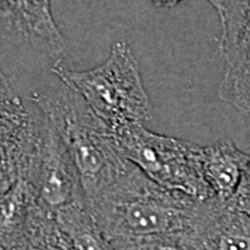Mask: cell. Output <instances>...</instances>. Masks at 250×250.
Returning a JSON list of instances; mask_svg holds the SVG:
<instances>
[{
    "label": "cell",
    "instance_id": "1",
    "mask_svg": "<svg viewBox=\"0 0 250 250\" xmlns=\"http://www.w3.org/2000/svg\"><path fill=\"white\" fill-rule=\"evenodd\" d=\"M30 102L58 133L88 203L133 166L122 153L114 131L62 81L57 79L44 88L34 90Z\"/></svg>",
    "mask_w": 250,
    "mask_h": 250
},
{
    "label": "cell",
    "instance_id": "2",
    "mask_svg": "<svg viewBox=\"0 0 250 250\" xmlns=\"http://www.w3.org/2000/svg\"><path fill=\"white\" fill-rule=\"evenodd\" d=\"M202 202L159 186L132 166L88 205L103 234L114 242L188 232Z\"/></svg>",
    "mask_w": 250,
    "mask_h": 250
},
{
    "label": "cell",
    "instance_id": "3",
    "mask_svg": "<svg viewBox=\"0 0 250 250\" xmlns=\"http://www.w3.org/2000/svg\"><path fill=\"white\" fill-rule=\"evenodd\" d=\"M52 74L76 90L112 131L152 120L151 99L144 86L138 62L127 43H114L108 58L99 66L77 71L62 65Z\"/></svg>",
    "mask_w": 250,
    "mask_h": 250
},
{
    "label": "cell",
    "instance_id": "4",
    "mask_svg": "<svg viewBox=\"0 0 250 250\" xmlns=\"http://www.w3.org/2000/svg\"><path fill=\"white\" fill-rule=\"evenodd\" d=\"M67 57L50 0H0V67L51 73ZM5 73V72H4Z\"/></svg>",
    "mask_w": 250,
    "mask_h": 250
},
{
    "label": "cell",
    "instance_id": "5",
    "mask_svg": "<svg viewBox=\"0 0 250 250\" xmlns=\"http://www.w3.org/2000/svg\"><path fill=\"white\" fill-rule=\"evenodd\" d=\"M122 153L159 186L197 199L214 198L203 173V146L130 124L115 130Z\"/></svg>",
    "mask_w": 250,
    "mask_h": 250
},
{
    "label": "cell",
    "instance_id": "6",
    "mask_svg": "<svg viewBox=\"0 0 250 250\" xmlns=\"http://www.w3.org/2000/svg\"><path fill=\"white\" fill-rule=\"evenodd\" d=\"M21 177L29 182L35 204L52 217L88 204L73 162L44 115L36 146Z\"/></svg>",
    "mask_w": 250,
    "mask_h": 250
},
{
    "label": "cell",
    "instance_id": "7",
    "mask_svg": "<svg viewBox=\"0 0 250 250\" xmlns=\"http://www.w3.org/2000/svg\"><path fill=\"white\" fill-rule=\"evenodd\" d=\"M220 19L221 101L250 114V0H215Z\"/></svg>",
    "mask_w": 250,
    "mask_h": 250
},
{
    "label": "cell",
    "instance_id": "8",
    "mask_svg": "<svg viewBox=\"0 0 250 250\" xmlns=\"http://www.w3.org/2000/svg\"><path fill=\"white\" fill-rule=\"evenodd\" d=\"M43 115L33 103L19 99L0 105V184L22 175L39 139Z\"/></svg>",
    "mask_w": 250,
    "mask_h": 250
},
{
    "label": "cell",
    "instance_id": "9",
    "mask_svg": "<svg viewBox=\"0 0 250 250\" xmlns=\"http://www.w3.org/2000/svg\"><path fill=\"white\" fill-rule=\"evenodd\" d=\"M189 232L204 250H250V215L230 202L203 201Z\"/></svg>",
    "mask_w": 250,
    "mask_h": 250
},
{
    "label": "cell",
    "instance_id": "10",
    "mask_svg": "<svg viewBox=\"0 0 250 250\" xmlns=\"http://www.w3.org/2000/svg\"><path fill=\"white\" fill-rule=\"evenodd\" d=\"M250 154L232 140H220L203 146V173L214 198L230 202L241 187Z\"/></svg>",
    "mask_w": 250,
    "mask_h": 250
},
{
    "label": "cell",
    "instance_id": "11",
    "mask_svg": "<svg viewBox=\"0 0 250 250\" xmlns=\"http://www.w3.org/2000/svg\"><path fill=\"white\" fill-rule=\"evenodd\" d=\"M33 202L30 184L21 176L0 192V249L13 250L23 236Z\"/></svg>",
    "mask_w": 250,
    "mask_h": 250
},
{
    "label": "cell",
    "instance_id": "12",
    "mask_svg": "<svg viewBox=\"0 0 250 250\" xmlns=\"http://www.w3.org/2000/svg\"><path fill=\"white\" fill-rule=\"evenodd\" d=\"M54 218L68 250H115L94 219L88 204L72 208Z\"/></svg>",
    "mask_w": 250,
    "mask_h": 250
},
{
    "label": "cell",
    "instance_id": "13",
    "mask_svg": "<svg viewBox=\"0 0 250 250\" xmlns=\"http://www.w3.org/2000/svg\"><path fill=\"white\" fill-rule=\"evenodd\" d=\"M13 250H68L52 215L33 202V208L23 236Z\"/></svg>",
    "mask_w": 250,
    "mask_h": 250
},
{
    "label": "cell",
    "instance_id": "14",
    "mask_svg": "<svg viewBox=\"0 0 250 250\" xmlns=\"http://www.w3.org/2000/svg\"><path fill=\"white\" fill-rule=\"evenodd\" d=\"M111 243L115 250H204L201 242L189 230Z\"/></svg>",
    "mask_w": 250,
    "mask_h": 250
},
{
    "label": "cell",
    "instance_id": "15",
    "mask_svg": "<svg viewBox=\"0 0 250 250\" xmlns=\"http://www.w3.org/2000/svg\"><path fill=\"white\" fill-rule=\"evenodd\" d=\"M21 99L15 93V90L11 85L8 77L4 73V71L0 67V105H6L9 103H13Z\"/></svg>",
    "mask_w": 250,
    "mask_h": 250
},
{
    "label": "cell",
    "instance_id": "16",
    "mask_svg": "<svg viewBox=\"0 0 250 250\" xmlns=\"http://www.w3.org/2000/svg\"><path fill=\"white\" fill-rule=\"evenodd\" d=\"M230 203L236 208L250 215V189L241 188L235 195V197L230 201Z\"/></svg>",
    "mask_w": 250,
    "mask_h": 250
},
{
    "label": "cell",
    "instance_id": "17",
    "mask_svg": "<svg viewBox=\"0 0 250 250\" xmlns=\"http://www.w3.org/2000/svg\"><path fill=\"white\" fill-rule=\"evenodd\" d=\"M151 1L153 5L156 6V7L171 8L179 5L180 2L183 1V0H151ZM206 1L210 2V4L213 6V8L215 9V6H217V1H215V0H206Z\"/></svg>",
    "mask_w": 250,
    "mask_h": 250
},
{
    "label": "cell",
    "instance_id": "18",
    "mask_svg": "<svg viewBox=\"0 0 250 250\" xmlns=\"http://www.w3.org/2000/svg\"><path fill=\"white\" fill-rule=\"evenodd\" d=\"M0 250H1V249H0Z\"/></svg>",
    "mask_w": 250,
    "mask_h": 250
}]
</instances>
